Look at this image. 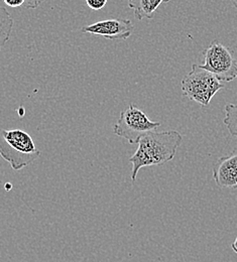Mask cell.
<instances>
[{
	"label": "cell",
	"mask_w": 237,
	"mask_h": 262,
	"mask_svg": "<svg viewBox=\"0 0 237 262\" xmlns=\"http://www.w3.org/2000/svg\"><path fill=\"white\" fill-rule=\"evenodd\" d=\"M223 88L224 85L212 73L196 64L181 82L182 94L202 107L209 106L211 100Z\"/></svg>",
	"instance_id": "3"
},
{
	"label": "cell",
	"mask_w": 237,
	"mask_h": 262,
	"mask_svg": "<svg viewBox=\"0 0 237 262\" xmlns=\"http://www.w3.org/2000/svg\"><path fill=\"white\" fill-rule=\"evenodd\" d=\"M13 28V19L6 8L0 5V51L9 40Z\"/></svg>",
	"instance_id": "9"
},
{
	"label": "cell",
	"mask_w": 237,
	"mask_h": 262,
	"mask_svg": "<svg viewBox=\"0 0 237 262\" xmlns=\"http://www.w3.org/2000/svg\"><path fill=\"white\" fill-rule=\"evenodd\" d=\"M81 32L100 35L110 40H125L133 34L134 25L130 19L111 18L85 26Z\"/></svg>",
	"instance_id": "6"
},
{
	"label": "cell",
	"mask_w": 237,
	"mask_h": 262,
	"mask_svg": "<svg viewBox=\"0 0 237 262\" xmlns=\"http://www.w3.org/2000/svg\"><path fill=\"white\" fill-rule=\"evenodd\" d=\"M231 248H232V250L237 254V236L236 238L234 239V241L232 242V244H231Z\"/></svg>",
	"instance_id": "14"
},
{
	"label": "cell",
	"mask_w": 237,
	"mask_h": 262,
	"mask_svg": "<svg viewBox=\"0 0 237 262\" xmlns=\"http://www.w3.org/2000/svg\"><path fill=\"white\" fill-rule=\"evenodd\" d=\"M4 4L8 7L11 8H16V7H20L24 6L26 0H3Z\"/></svg>",
	"instance_id": "13"
},
{
	"label": "cell",
	"mask_w": 237,
	"mask_h": 262,
	"mask_svg": "<svg viewBox=\"0 0 237 262\" xmlns=\"http://www.w3.org/2000/svg\"><path fill=\"white\" fill-rule=\"evenodd\" d=\"M108 0H86V4L92 10H101Z\"/></svg>",
	"instance_id": "11"
},
{
	"label": "cell",
	"mask_w": 237,
	"mask_h": 262,
	"mask_svg": "<svg viewBox=\"0 0 237 262\" xmlns=\"http://www.w3.org/2000/svg\"><path fill=\"white\" fill-rule=\"evenodd\" d=\"M231 3H232V4H233V6L235 7L237 12V0H231Z\"/></svg>",
	"instance_id": "15"
},
{
	"label": "cell",
	"mask_w": 237,
	"mask_h": 262,
	"mask_svg": "<svg viewBox=\"0 0 237 262\" xmlns=\"http://www.w3.org/2000/svg\"><path fill=\"white\" fill-rule=\"evenodd\" d=\"M225 118L224 124L229 133L237 138V103L227 104L224 108Z\"/></svg>",
	"instance_id": "10"
},
{
	"label": "cell",
	"mask_w": 237,
	"mask_h": 262,
	"mask_svg": "<svg viewBox=\"0 0 237 262\" xmlns=\"http://www.w3.org/2000/svg\"><path fill=\"white\" fill-rule=\"evenodd\" d=\"M170 0H128V7L134 10L137 20L153 19L156 11L163 3Z\"/></svg>",
	"instance_id": "8"
},
{
	"label": "cell",
	"mask_w": 237,
	"mask_h": 262,
	"mask_svg": "<svg viewBox=\"0 0 237 262\" xmlns=\"http://www.w3.org/2000/svg\"><path fill=\"white\" fill-rule=\"evenodd\" d=\"M44 2H45V0H26L24 7L28 8V9H35Z\"/></svg>",
	"instance_id": "12"
},
{
	"label": "cell",
	"mask_w": 237,
	"mask_h": 262,
	"mask_svg": "<svg viewBox=\"0 0 237 262\" xmlns=\"http://www.w3.org/2000/svg\"><path fill=\"white\" fill-rule=\"evenodd\" d=\"M160 126V122L150 120L142 110L131 104L121 111L117 122L113 126V133L126 139L131 144H137L142 136L157 130Z\"/></svg>",
	"instance_id": "4"
},
{
	"label": "cell",
	"mask_w": 237,
	"mask_h": 262,
	"mask_svg": "<svg viewBox=\"0 0 237 262\" xmlns=\"http://www.w3.org/2000/svg\"><path fill=\"white\" fill-rule=\"evenodd\" d=\"M203 69L212 73L219 81L231 82L237 79V62L229 49L218 40H213L202 53Z\"/></svg>",
	"instance_id": "5"
},
{
	"label": "cell",
	"mask_w": 237,
	"mask_h": 262,
	"mask_svg": "<svg viewBox=\"0 0 237 262\" xmlns=\"http://www.w3.org/2000/svg\"><path fill=\"white\" fill-rule=\"evenodd\" d=\"M213 180L220 189L237 190V154L218 159L213 167Z\"/></svg>",
	"instance_id": "7"
},
{
	"label": "cell",
	"mask_w": 237,
	"mask_h": 262,
	"mask_svg": "<svg viewBox=\"0 0 237 262\" xmlns=\"http://www.w3.org/2000/svg\"><path fill=\"white\" fill-rule=\"evenodd\" d=\"M0 156L12 169L20 170L40 157L33 137L21 129L0 130Z\"/></svg>",
	"instance_id": "2"
},
{
	"label": "cell",
	"mask_w": 237,
	"mask_h": 262,
	"mask_svg": "<svg viewBox=\"0 0 237 262\" xmlns=\"http://www.w3.org/2000/svg\"><path fill=\"white\" fill-rule=\"evenodd\" d=\"M182 135L176 130L152 131L140 138L135 155L130 159L133 164L132 181L135 183L140 168L162 165L174 160L182 142Z\"/></svg>",
	"instance_id": "1"
}]
</instances>
